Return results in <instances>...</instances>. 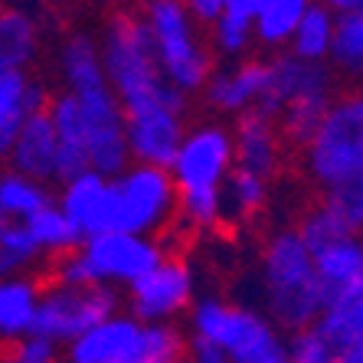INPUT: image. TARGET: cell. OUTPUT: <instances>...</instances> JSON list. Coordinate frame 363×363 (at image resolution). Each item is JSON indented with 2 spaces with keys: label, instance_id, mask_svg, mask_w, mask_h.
Segmentation results:
<instances>
[{
  "label": "cell",
  "instance_id": "6da1fadb",
  "mask_svg": "<svg viewBox=\"0 0 363 363\" xmlns=\"http://www.w3.org/2000/svg\"><path fill=\"white\" fill-rule=\"evenodd\" d=\"M101 56L108 82L125 105V115H144L157 108L186 111V95L177 92L157 60L154 33L144 10H118L101 30Z\"/></svg>",
  "mask_w": 363,
  "mask_h": 363
},
{
  "label": "cell",
  "instance_id": "7a4b0ae2",
  "mask_svg": "<svg viewBox=\"0 0 363 363\" xmlns=\"http://www.w3.org/2000/svg\"><path fill=\"white\" fill-rule=\"evenodd\" d=\"M262 308L285 334L311 328L328 314L314 252L295 226L275 229L259 255Z\"/></svg>",
  "mask_w": 363,
  "mask_h": 363
},
{
  "label": "cell",
  "instance_id": "3957f363",
  "mask_svg": "<svg viewBox=\"0 0 363 363\" xmlns=\"http://www.w3.org/2000/svg\"><path fill=\"white\" fill-rule=\"evenodd\" d=\"M337 101V72L328 62H304L291 52L269 60V92L259 111L281 125L285 141L308 147Z\"/></svg>",
  "mask_w": 363,
  "mask_h": 363
},
{
  "label": "cell",
  "instance_id": "277c9868",
  "mask_svg": "<svg viewBox=\"0 0 363 363\" xmlns=\"http://www.w3.org/2000/svg\"><path fill=\"white\" fill-rule=\"evenodd\" d=\"M190 334L220 340L233 363H295L288 334L265 311L229 304L216 295L196 298L190 311Z\"/></svg>",
  "mask_w": 363,
  "mask_h": 363
},
{
  "label": "cell",
  "instance_id": "5b68a950",
  "mask_svg": "<svg viewBox=\"0 0 363 363\" xmlns=\"http://www.w3.org/2000/svg\"><path fill=\"white\" fill-rule=\"evenodd\" d=\"M144 17L154 33L157 60L164 66V76L184 95L203 92L216 72V52L203 26L190 17L186 4L180 0H154L144 7Z\"/></svg>",
  "mask_w": 363,
  "mask_h": 363
},
{
  "label": "cell",
  "instance_id": "8992f818",
  "mask_svg": "<svg viewBox=\"0 0 363 363\" xmlns=\"http://www.w3.org/2000/svg\"><path fill=\"white\" fill-rule=\"evenodd\" d=\"M304 170L324 194L363 186V85L337 95L321 131L304 147Z\"/></svg>",
  "mask_w": 363,
  "mask_h": 363
},
{
  "label": "cell",
  "instance_id": "52a82bcc",
  "mask_svg": "<svg viewBox=\"0 0 363 363\" xmlns=\"http://www.w3.org/2000/svg\"><path fill=\"white\" fill-rule=\"evenodd\" d=\"M118 190V229L135 233V236H154L174 220H180V186L167 167H151V164H131V167L115 177Z\"/></svg>",
  "mask_w": 363,
  "mask_h": 363
},
{
  "label": "cell",
  "instance_id": "ba28073f",
  "mask_svg": "<svg viewBox=\"0 0 363 363\" xmlns=\"http://www.w3.org/2000/svg\"><path fill=\"white\" fill-rule=\"evenodd\" d=\"M121 311V298L115 288H66L50 285L43 291L36 337L52 340L56 347H72L89 330L105 324Z\"/></svg>",
  "mask_w": 363,
  "mask_h": 363
},
{
  "label": "cell",
  "instance_id": "9c48e42d",
  "mask_svg": "<svg viewBox=\"0 0 363 363\" xmlns=\"http://www.w3.org/2000/svg\"><path fill=\"white\" fill-rule=\"evenodd\" d=\"M79 252L85 259L92 288H115V291L121 288L128 291L167 259L161 239L135 236L125 229H111V233L85 239Z\"/></svg>",
  "mask_w": 363,
  "mask_h": 363
},
{
  "label": "cell",
  "instance_id": "30bf717a",
  "mask_svg": "<svg viewBox=\"0 0 363 363\" xmlns=\"http://www.w3.org/2000/svg\"><path fill=\"white\" fill-rule=\"evenodd\" d=\"M236 167L233 128L223 121H196L186 131L177 161L170 164V174L180 190H223Z\"/></svg>",
  "mask_w": 363,
  "mask_h": 363
},
{
  "label": "cell",
  "instance_id": "8fae6325",
  "mask_svg": "<svg viewBox=\"0 0 363 363\" xmlns=\"http://www.w3.org/2000/svg\"><path fill=\"white\" fill-rule=\"evenodd\" d=\"M196 304V275L194 269L167 255L151 275L128 288V314L141 324H174L180 314H190Z\"/></svg>",
  "mask_w": 363,
  "mask_h": 363
},
{
  "label": "cell",
  "instance_id": "7c38bea8",
  "mask_svg": "<svg viewBox=\"0 0 363 363\" xmlns=\"http://www.w3.org/2000/svg\"><path fill=\"white\" fill-rule=\"evenodd\" d=\"M56 203L85 239L118 229V190H115V180L99 170H85L79 177L66 180L60 186Z\"/></svg>",
  "mask_w": 363,
  "mask_h": 363
},
{
  "label": "cell",
  "instance_id": "4fadbf2b",
  "mask_svg": "<svg viewBox=\"0 0 363 363\" xmlns=\"http://www.w3.org/2000/svg\"><path fill=\"white\" fill-rule=\"evenodd\" d=\"M147 354V324L118 311L72 347L62 350V363H141Z\"/></svg>",
  "mask_w": 363,
  "mask_h": 363
},
{
  "label": "cell",
  "instance_id": "5bb4252c",
  "mask_svg": "<svg viewBox=\"0 0 363 363\" xmlns=\"http://www.w3.org/2000/svg\"><path fill=\"white\" fill-rule=\"evenodd\" d=\"M269 92V60H242L216 66L210 85L203 89V101L216 115L242 118L262 105Z\"/></svg>",
  "mask_w": 363,
  "mask_h": 363
},
{
  "label": "cell",
  "instance_id": "9a60e30c",
  "mask_svg": "<svg viewBox=\"0 0 363 363\" xmlns=\"http://www.w3.org/2000/svg\"><path fill=\"white\" fill-rule=\"evenodd\" d=\"M60 151H62L60 131H56V125L50 118V108H46L20 128V135L4 151V157L10 164L7 170H17L23 177L50 184V180L60 177Z\"/></svg>",
  "mask_w": 363,
  "mask_h": 363
},
{
  "label": "cell",
  "instance_id": "2e32d148",
  "mask_svg": "<svg viewBox=\"0 0 363 363\" xmlns=\"http://www.w3.org/2000/svg\"><path fill=\"white\" fill-rule=\"evenodd\" d=\"M314 265H318V279H321L328 311L350 304L363 291V236L354 233V236L318 249Z\"/></svg>",
  "mask_w": 363,
  "mask_h": 363
},
{
  "label": "cell",
  "instance_id": "e0dca14e",
  "mask_svg": "<svg viewBox=\"0 0 363 363\" xmlns=\"http://www.w3.org/2000/svg\"><path fill=\"white\" fill-rule=\"evenodd\" d=\"M56 72H60L62 92L72 95H85L111 85L108 72H105V56H101V36L89 33V30L66 33L56 50Z\"/></svg>",
  "mask_w": 363,
  "mask_h": 363
},
{
  "label": "cell",
  "instance_id": "ac0fdd59",
  "mask_svg": "<svg viewBox=\"0 0 363 363\" xmlns=\"http://www.w3.org/2000/svg\"><path fill=\"white\" fill-rule=\"evenodd\" d=\"M46 85L23 69H0V151H7L26 121L50 108Z\"/></svg>",
  "mask_w": 363,
  "mask_h": 363
},
{
  "label": "cell",
  "instance_id": "d6986e66",
  "mask_svg": "<svg viewBox=\"0 0 363 363\" xmlns=\"http://www.w3.org/2000/svg\"><path fill=\"white\" fill-rule=\"evenodd\" d=\"M233 138H236V164L242 170H252L259 177L269 180L275 170L281 167V125L269 118L265 111H249L233 125Z\"/></svg>",
  "mask_w": 363,
  "mask_h": 363
},
{
  "label": "cell",
  "instance_id": "ffe728a7",
  "mask_svg": "<svg viewBox=\"0 0 363 363\" xmlns=\"http://www.w3.org/2000/svg\"><path fill=\"white\" fill-rule=\"evenodd\" d=\"M43 291L46 288L36 285L33 275H13L0 281V334L7 344H20L36 330Z\"/></svg>",
  "mask_w": 363,
  "mask_h": 363
},
{
  "label": "cell",
  "instance_id": "44dd1931",
  "mask_svg": "<svg viewBox=\"0 0 363 363\" xmlns=\"http://www.w3.org/2000/svg\"><path fill=\"white\" fill-rule=\"evenodd\" d=\"M40 46L43 30L33 10L17 4L0 10V69L30 72V66L40 60Z\"/></svg>",
  "mask_w": 363,
  "mask_h": 363
},
{
  "label": "cell",
  "instance_id": "7402d4cb",
  "mask_svg": "<svg viewBox=\"0 0 363 363\" xmlns=\"http://www.w3.org/2000/svg\"><path fill=\"white\" fill-rule=\"evenodd\" d=\"M262 0H226V13L210 30L213 52L226 62L249 60V50L255 43V17Z\"/></svg>",
  "mask_w": 363,
  "mask_h": 363
},
{
  "label": "cell",
  "instance_id": "603a6c76",
  "mask_svg": "<svg viewBox=\"0 0 363 363\" xmlns=\"http://www.w3.org/2000/svg\"><path fill=\"white\" fill-rule=\"evenodd\" d=\"M304 13H308V0H262L255 17V46L275 56L288 52Z\"/></svg>",
  "mask_w": 363,
  "mask_h": 363
},
{
  "label": "cell",
  "instance_id": "cb8c5ba5",
  "mask_svg": "<svg viewBox=\"0 0 363 363\" xmlns=\"http://www.w3.org/2000/svg\"><path fill=\"white\" fill-rule=\"evenodd\" d=\"M56 196L50 186L17 170H4L0 177V223H30L43 210H50Z\"/></svg>",
  "mask_w": 363,
  "mask_h": 363
},
{
  "label": "cell",
  "instance_id": "d4e9b609",
  "mask_svg": "<svg viewBox=\"0 0 363 363\" xmlns=\"http://www.w3.org/2000/svg\"><path fill=\"white\" fill-rule=\"evenodd\" d=\"M334 40H337V17H334L330 4H308V13H304L288 52L304 62H328L330 66Z\"/></svg>",
  "mask_w": 363,
  "mask_h": 363
},
{
  "label": "cell",
  "instance_id": "484cf974",
  "mask_svg": "<svg viewBox=\"0 0 363 363\" xmlns=\"http://www.w3.org/2000/svg\"><path fill=\"white\" fill-rule=\"evenodd\" d=\"M295 229L301 233V239L308 242L311 252H318V249H324V245H330V242H337V239H347V236H354V233H360L357 223L350 220L334 200H328V196L304 213Z\"/></svg>",
  "mask_w": 363,
  "mask_h": 363
},
{
  "label": "cell",
  "instance_id": "4316f807",
  "mask_svg": "<svg viewBox=\"0 0 363 363\" xmlns=\"http://www.w3.org/2000/svg\"><path fill=\"white\" fill-rule=\"evenodd\" d=\"M26 226H30V233H33L40 252L50 255L52 262L62 259V255H69V252H76V249H82V242H85V236L79 233L76 223L62 213L60 203H52L50 210H43L40 216H33Z\"/></svg>",
  "mask_w": 363,
  "mask_h": 363
},
{
  "label": "cell",
  "instance_id": "83f0119b",
  "mask_svg": "<svg viewBox=\"0 0 363 363\" xmlns=\"http://www.w3.org/2000/svg\"><path fill=\"white\" fill-rule=\"evenodd\" d=\"M269 203V180L252 174V170L236 167L223 184V213L233 223H245L259 216Z\"/></svg>",
  "mask_w": 363,
  "mask_h": 363
},
{
  "label": "cell",
  "instance_id": "f1b7e54d",
  "mask_svg": "<svg viewBox=\"0 0 363 363\" xmlns=\"http://www.w3.org/2000/svg\"><path fill=\"white\" fill-rule=\"evenodd\" d=\"M43 262V252L26 223H0V272L4 279L30 275Z\"/></svg>",
  "mask_w": 363,
  "mask_h": 363
},
{
  "label": "cell",
  "instance_id": "f546056e",
  "mask_svg": "<svg viewBox=\"0 0 363 363\" xmlns=\"http://www.w3.org/2000/svg\"><path fill=\"white\" fill-rule=\"evenodd\" d=\"M330 69L350 82L363 85V7L337 17V40L330 52Z\"/></svg>",
  "mask_w": 363,
  "mask_h": 363
},
{
  "label": "cell",
  "instance_id": "4dcf8cb0",
  "mask_svg": "<svg viewBox=\"0 0 363 363\" xmlns=\"http://www.w3.org/2000/svg\"><path fill=\"white\" fill-rule=\"evenodd\" d=\"M288 347H291V360L295 363H337V357L344 354L337 340L321 328V321L298 330V334H288Z\"/></svg>",
  "mask_w": 363,
  "mask_h": 363
},
{
  "label": "cell",
  "instance_id": "1f68e13d",
  "mask_svg": "<svg viewBox=\"0 0 363 363\" xmlns=\"http://www.w3.org/2000/svg\"><path fill=\"white\" fill-rule=\"evenodd\" d=\"M321 328L328 330L334 340H337L340 350H344V347H350V344H357V340H363V291L350 304L334 308V311L324 314Z\"/></svg>",
  "mask_w": 363,
  "mask_h": 363
},
{
  "label": "cell",
  "instance_id": "d6a6232c",
  "mask_svg": "<svg viewBox=\"0 0 363 363\" xmlns=\"http://www.w3.org/2000/svg\"><path fill=\"white\" fill-rule=\"evenodd\" d=\"M141 363H186V337L174 324H147V354Z\"/></svg>",
  "mask_w": 363,
  "mask_h": 363
},
{
  "label": "cell",
  "instance_id": "836d02e7",
  "mask_svg": "<svg viewBox=\"0 0 363 363\" xmlns=\"http://www.w3.org/2000/svg\"><path fill=\"white\" fill-rule=\"evenodd\" d=\"M10 354L17 357V360H23V363H60L62 360V347H56L46 337L30 334V337H23L20 344H13Z\"/></svg>",
  "mask_w": 363,
  "mask_h": 363
},
{
  "label": "cell",
  "instance_id": "e575fe53",
  "mask_svg": "<svg viewBox=\"0 0 363 363\" xmlns=\"http://www.w3.org/2000/svg\"><path fill=\"white\" fill-rule=\"evenodd\" d=\"M186 363H233V360H229L226 347H223L220 340L190 334V337H186Z\"/></svg>",
  "mask_w": 363,
  "mask_h": 363
},
{
  "label": "cell",
  "instance_id": "d590c367",
  "mask_svg": "<svg viewBox=\"0 0 363 363\" xmlns=\"http://www.w3.org/2000/svg\"><path fill=\"white\" fill-rule=\"evenodd\" d=\"M186 10L203 30H213L226 13V0H186Z\"/></svg>",
  "mask_w": 363,
  "mask_h": 363
},
{
  "label": "cell",
  "instance_id": "8d00e7d4",
  "mask_svg": "<svg viewBox=\"0 0 363 363\" xmlns=\"http://www.w3.org/2000/svg\"><path fill=\"white\" fill-rule=\"evenodd\" d=\"M337 363H363V340H357V344L344 347V354L337 357Z\"/></svg>",
  "mask_w": 363,
  "mask_h": 363
},
{
  "label": "cell",
  "instance_id": "74e56055",
  "mask_svg": "<svg viewBox=\"0 0 363 363\" xmlns=\"http://www.w3.org/2000/svg\"><path fill=\"white\" fill-rule=\"evenodd\" d=\"M360 236H363V186H360Z\"/></svg>",
  "mask_w": 363,
  "mask_h": 363
},
{
  "label": "cell",
  "instance_id": "f35d334b",
  "mask_svg": "<svg viewBox=\"0 0 363 363\" xmlns=\"http://www.w3.org/2000/svg\"><path fill=\"white\" fill-rule=\"evenodd\" d=\"M0 363H23V360H17V357H13V354H7V357H4V360H0Z\"/></svg>",
  "mask_w": 363,
  "mask_h": 363
}]
</instances>
